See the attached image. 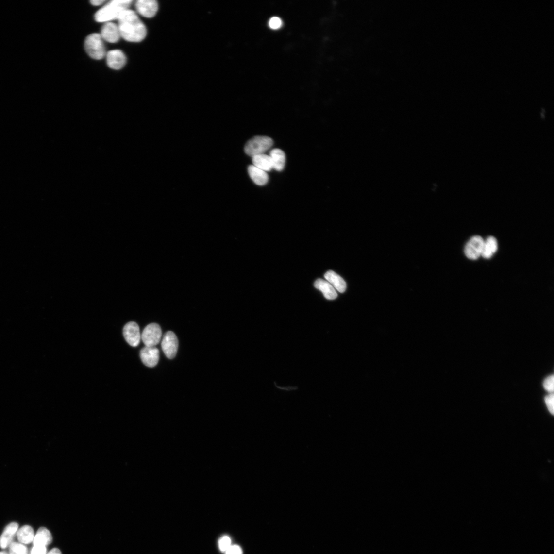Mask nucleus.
Returning a JSON list of instances; mask_svg holds the SVG:
<instances>
[{
    "label": "nucleus",
    "mask_w": 554,
    "mask_h": 554,
    "mask_svg": "<svg viewBox=\"0 0 554 554\" xmlns=\"http://www.w3.org/2000/svg\"><path fill=\"white\" fill-rule=\"evenodd\" d=\"M121 37L131 42H140L146 37V26L141 21L137 13L127 10L118 19Z\"/></svg>",
    "instance_id": "obj_1"
},
{
    "label": "nucleus",
    "mask_w": 554,
    "mask_h": 554,
    "mask_svg": "<svg viewBox=\"0 0 554 554\" xmlns=\"http://www.w3.org/2000/svg\"><path fill=\"white\" fill-rule=\"evenodd\" d=\"M133 2L131 0H113L108 2L96 13L95 20L99 23H106L118 20L123 12L129 9Z\"/></svg>",
    "instance_id": "obj_2"
},
{
    "label": "nucleus",
    "mask_w": 554,
    "mask_h": 554,
    "mask_svg": "<svg viewBox=\"0 0 554 554\" xmlns=\"http://www.w3.org/2000/svg\"><path fill=\"white\" fill-rule=\"evenodd\" d=\"M84 48L89 56L94 59L101 60L106 55L103 40L99 34L94 33L87 36Z\"/></svg>",
    "instance_id": "obj_3"
},
{
    "label": "nucleus",
    "mask_w": 554,
    "mask_h": 554,
    "mask_svg": "<svg viewBox=\"0 0 554 554\" xmlns=\"http://www.w3.org/2000/svg\"><path fill=\"white\" fill-rule=\"evenodd\" d=\"M274 142L266 136H257L249 141L244 148L245 152L251 157L262 155L270 149Z\"/></svg>",
    "instance_id": "obj_4"
},
{
    "label": "nucleus",
    "mask_w": 554,
    "mask_h": 554,
    "mask_svg": "<svg viewBox=\"0 0 554 554\" xmlns=\"http://www.w3.org/2000/svg\"><path fill=\"white\" fill-rule=\"evenodd\" d=\"M161 337V329L156 323L147 325L141 334V339L145 347H156L160 342Z\"/></svg>",
    "instance_id": "obj_5"
},
{
    "label": "nucleus",
    "mask_w": 554,
    "mask_h": 554,
    "mask_svg": "<svg viewBox=\"0 0 554 554\" xmlns=\"http://www.w3.org/2000/svg\"><path fill=\"white\" fill-rule=\"evenodd\" d=\"M178 340L174 332L168 331L164 335L161 342V347L165 355L168 359L175 357L178 349Z\"/></svg>",
    "instance_id": "obj_6"
},
{
    "label": "nucleus",
    "mask_w": 554,
    "mask_h": 554,
    "mask_svg": "<svg viewBox=\"0 0 554 554\" xmlns=\"http://www.w3.org/2000/svg\"><path fill=\"white\" fill-rule=\"evenodd\" d=\"M485 241L480 236L472 237L467 243L465 253L467 257L471 260H476L482 254Z\"/></svg>",
    "instance_id": "obj_7"
},
{
    "label": "nucleus",
    "mask_w": 554,
    "mask_h": 554,
    "mask_svg": "<svg viewBox=\"0 0 554 554\" xmlns=\"http://www.w3.org/2000/svg\"><path fill=\"white\" fill-rule=\"evenodd\" d=\"M123 335L124 338L131 346L136 347L139 346L141 339L139 325L135 322H130L124 327Z\"/></svg>",
    "instance_id": "obj_8"
},
{
    "label": "nucleus",
    "mask_w": 554,
    "mask_h": 554,
    "mask_svg": "<svg viewBox=\"0 0 554 554\" xmlns=\"http://www.w3.org/2000/svg\"><path fill=\"white\" fill-rule=\"evenodd\" d=\"M137 12L145 17L155 16L158 10V4L155 0H138L135 3Z\"/></svg>",
    "instance_id": "obj_9"
},
{
    "label": "nucleus",
    "mask_w": 554,
    "mask_h": 554,
    "mask_svg": "<svg viewBox=\"0 0 554 554\" xmlns=\"http://www.w3.org/2000/svg\"><path fill=\"white\" fill-rule=\"evenodd\" d=\"M140 356L145 366L153 368L157 365L159 361L160 352L155 347H145L141 350Z\"/></svg>",
    "instance_id": "obj_10"
},
{
    "label": "nucleus",
    "mask_w": 554,
    "mask_h": 554,
    "mask_svg": "<svg viewBox=\"0 0 554 554\" xmlns=\"http://www.w3.org/2000/svg\"><path fill=\"white\" fill-rule=\"evenodd\" d=\"M100 34L103 40L111 43L118 42L121 37L118 25L111 22L105 23Z\"/></svg>",
    "instance_id": "obj_11"
},
{
    "label": "nucleus",
    "mask_w": 554,
    "mask_h": 554,
    "mask_svg": "<svg viewBox=\"0 0 554 554\" xmlns=\"http://www.w3.org/2000/svg\"><path fill=\"white\" fill-rule=\"evenodd\" d=\"M106 56L108 66L113 69H121L126 65V56L120 50H115L108 51Z\"/></svg>",
    "instance_id": "obj_12"
},
{
    "label": "nucleus",
    "mask_w": 554,
    "mask_h": 554,
    "mask_svg": "<svg viewBox=\"0 0 554 554\" xmlns=\"http://www.w3.org/2000/svg\"><path fill=\"white\" fill-rule=\"evenodd\" d=\"M324 277L340 293H343L346 291L347 284L346 281L339 275L332 270L326 272Z\"/></svg>",
    "instance_id": "obj_13"
},
{
    "label": "nucleus",
    "mask_w": 554,
    "mask_h": 554,
    "mask_svg": "<svg viewBox=\"0 0 554 554\" xmlns=\"http://www.w3.org/2000/svg\"><path fill=\"white\" fill-rule=\"evenodd\" d=\"M314 286L320 290L327 299L334 300L338 296L336 290L326 280L322 279L317 280L314 283Z\"/></svg>",
    "instance_id": "obj_14"
},
{
    "label": "nucleus",
    "mask_w": 554,
    "mask_h": 554,
    "mask_svg": "<svg viewBox=\"0 0 554 554\" xmlns=\"http://www.w3.org/2000/svg\"><path fill=\"white\" fill-rule=\"evenodd\" d=\"M18 527L19 525L16 522L11 523L6 526L0 537V548L4 549L10 546Z\"/></svg>",
    "instance_id": "obj_15"
},
{
    "label": "nucleus",
    "mask_w": 554,
    "mask_h": 554,
    "mask_svg": "<svg viewBox=\"0 0 554 554\" xmlns=\"http://www.w3.org/2000/svg\"><path fill=\"white\" fill-rule=\"evenodd\" d=\"M248 172L251 178L257 185L263 186L268 183L269 176L266 171L252 165L249 167Z\"/></svg>",
    "instance_id": "obj_16"
},
{
    "label": "nucleus",
    "mask_w": 554,
    "mask_h": 554,
    "mask_svg": "<svg viewBox=\"0 0 554 554\" xmlns=\"http://www.w3.org/2000/svg\"><path fill=\"white\" fill-rule=\"evenodd\" d=\"M52 537L50 532L45 528H40L34 537V546L46 547L51 543Z\"/></svg>",
    "instance_id": "obj_17"
},
{
    "label": "nucleus",
    "mask_w": 554,
    "mask_h": 554,
    "mask_svg": "<svg viewBox=\"0 0 554 554\" xmlns=\"http://www.w3.org/2000/svg\"><path fill=\"white\" fill-rule=\"evenodd\" d=\"M252 161L253 166L266 172L273 169V163L271 157L265 154L253 157Z\"/></svg>",
    "instance_id": "obj_18"
},
{
    "label": "nucleus",
    "mask_w": 554,
    "mask_h": 554,
    "mask_svg": "<svg viewBox=\"0 0 554 554\" xmlns=\"http://www.w3.org/2000/svg\"><path fill=\"white\" fill-rule=\"evenodd\" d=\"M273 163V168L278 171H282L285 166L286 157L285 152L280 149L272 150L269 156Z\"/></svg>",
    "instance_id": "obj_19"
},
{
    "label": "nucleus",
    "mask_w": 554,
    "mask_h": 554,
    "mask_svg": "<svg viewBox=\"0 0 554 554\" xmlns=\"http://www.w3.org/2000/svg\"><path fill=\"white\" fill-rule=\"evenodd\" d=\"M498 249L497 240L493 237H489L484 242L482 256L484 258L489 259L491 258L496 252Z\"/></svg>",
    "instance_id": "obj_20"
},
{
    "label": "nucleus",
    "mask_w": 554,
    "mask_h": 554,
    "mask_svg": "<svg viewBox=\"0 0 554 554\" xmlns=\"http://www.w3.org/2000/svg\"><path fill=\"white\" fill-rule=\"evenodd\" d=\"M18 540L24 544L31 543L34 538V532L31 526H23L17 533Z\"/></svg>",
    "instance_id": "obj_21"
},
{
    "label": "nucleus",
    "mask_w": 554,
    "mask_h": 554,
    "mask_svg": "<svg viewBox=\"0 0 554 554\" xmlns=\"http://www.w3.org/2000/svg\"><path fill=\"white\" fill-rule=\"evenodd\" d=\"M10 554H27V548L21 543H12L10 545Z\"/></svg>",
    "instance_id": "obj_22"
},
{
    "label": "nucleus",
    "mask_w": 554,
    "mask_h": 554,
    "mask_svg": "<svg viewBox=\"0 0 554 554\" xmlns=\"http://www.w3.org/2000/svg\"><path fill=\"white\" fill-rule=\"evenodd\" d=\"M554 381L553 375L549 376L543 381V386L549 392L552 393L554 391Z\"/></svg>",
    "instance_id": "obj_23"
},
{
    "label": "nucleus",
    "mask_w": 554,
    "mask_h": 554,
    "mask_svg": "<svg viewBox=\"0 0 554 554\" xmlns=\"http://www.w3.org/2000/svg\"><path fill=\"white\" fill-rule=\"evenodd\" d=\"M219 546L222 552H226L231 546V540L228 537H223L219 541Z\"/></svg>",
    "instance_id": "obj_24"
},
{
    "label": "nucleus",
    "mask_w": 554,
    "mask_h": 554,
    "mask_svg": "<svg viewBox=\"0 0 554 554\" xmlns=\"http://www.w3.org/2000/svg\"><path fill=\"white\" fill-rule=\"evenodd\" d=\"M554 397L553 393L549 394L545 398V402L550 412L553 415L554 412Z\"/></svg>",
    "instance_id": "obj_25"
},
{
    "label": "nucleus",
    "mask_w": 554,
    "mask_h": 554,
    "mask_svg": "<svg viewBox=\"0 0 554 554\" xmlns=\"http://www.w3.org/2000/svg\"><path fill=\"white\" fill-rule=\"evenodd\" d=\"M282 25V21L278 17H272L269 22V26L272 29H278Z\"/></svg>",
    "instance_id": "obj_26"
},
{
    "label": "nucleus",
    "mask_w": 554,
    "mask_h": 554,
    "mask_svg": "<svg viewBox=\"0 0 554 554\" xmlns=\"http://www.w3.org/2000/svg\"><path fill=\"white\" fill-rule=\"evenodd\" d=\"M226 554H242V550L238 546H231L226 552Z\"/></svg>",
    "instance_id": "obj_27"
},
{
    "label": "nucleus",
    "mask_w": 554,
    "mask_h": 554,
    "mask_svg": "<svg viewBox=\"0 0 554 554\" xmlns=\"http://www.w3.org/2000/svg\"><path fill=\"white\" fill-rule=\"evenodd\" d=\"M46 547L43 546H34L31 552V554H47Z\"/></svg>",
    "instance_id": "obj_28"
},
{
    "label": "nucleus",
    "mask_w": 554,
    "mask_h": 554,
    "mask_svg": "<svg viewBox=\"0 0 554 554\" xmlns=\"http://www.w3.org/2000/svg\"><path fill=\"white\" fill-rule=\"evenodd\" d=\"M106 2V0H92L90 1V3L94 6L101 5Z\"/></svg>",
    "instance_id": "obj_29"
},
{
    "label": "nucleus",
    "mask_w": 554,
    "mask_h": 554,
    "mask_svg": "<svg viewBox=\"0 0 554 554\" xmlns=\"http://www.w3.org/2000/svg\"><path fill=\"white\" fill-rule=\"evenodd\" d=\"M47 554H62V553L60 550L57 548H54L52 549Z\"/></svg>",
    "instance_id": "obj_30"
},
{
    "label": "nucleus",
    "mask_w": 554,
    "mask_h": 554,
    "mask_svg": "<svg viewBox=\"0 0 554 554\" xmlns=\"http://www.w3.org/2000/svg\"><path fill=\"white\" fill-rule=\"evenodd\" d=\"M0 554H8L6 553V552H0Z\"/></svg>",
    "instance_id": "obj_31"
}]
</instances>
